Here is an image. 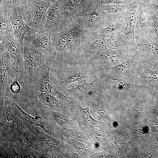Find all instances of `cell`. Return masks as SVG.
I'll return each instance as SVG.
<instances>
[{"label": "cell", "instance_id": "484cf974", "mask_svg": "<svg viewBox=\"0 0 158 158\" xmlns=\"http://www.w3.org/2000/svg\"><path fill=\"white\" fill-rule=\"evenodd\" d=\"M40 101L44 105L51 108H55L59 106L56 97L49 92H40L38 94Z\"/></svg>", "mask_w": 158, "mask_h": 158}, {"label": "cell", "instance_id": "f546056e", "mask_svg": "<svg viewBox=\"0 0 158 158\" xmlns=\"http://www.w3.org/2000/svg\"><path fill=\"white\" fill-rule=\"evenodd\" d=\"M128 0H93V5L100 8L102 6L115 4H126Z\"/></svg>", "mask_w": 158, "mask_h": 158}, {"label": "cell", "instance_id": "30bf717a", "mask_svg": "<svg viewBox=\"0 0 158 158\" xmlns=\"http://www.w3.org/2000/svg\"><path fill=\"white\" fill-rule=\"evenodd\" d=\"M24 67L23 75L31 78L37 68L45 62V56L42 53L36 49L32 44L24 41Z\"/></svg>", "mask_w": 158, "mask_h": 158}, {"label": "cell", "instance_id": "cb8c5ba5", "mask_svg": "<svg viewBox=\"0 0 158 158\" xmlns=\"http://www.w3.org/2000/svg\"><path fill=\"white\" fill-rule=\"evenodd\" d=\"M17 107L19 113L21 118L28 121L29 123L34 126H37L42 128L44 130L48 133H50V130L46 123L44 122L39 117H34L23 111L17 104Z\"/></svg>", "mask_w": 158, "mask_h": 158}, {"label": "cell", "instance_id": "5bb4252c", "mask_svg": "<svg viewBox=\"0 0 158 158\" xmlns=\"http://www.w3.org/2000/svg\"><path fill=\"white\" fill-rule=\"evenodd\" d=\"M124 51L107 48L93 58L89 63L95 68H105L115 63L125 56Z\"/></svg>", "mask_w": 158, "mask_h": 158}, {"label": "cell", "instance_id": "8fae6325", "mask_svg": "<svg viewBox=\"0 0 158 158\" xmlns=\"http://www.w3.org/2000/svg\"><path fill=\"white\" fill-rule=\"evenodd\" d=\"M6 11L7 12L11 23L14 36L23 49L25 36L28 33L30 34V36L34 35L37 32L30 28L25 23L23 18L21 8Z\"/></svg>", "mask_w": 158, "mask_h": 158}, {"label": "cell", "instance_id": "6da1fadb", "mask_svg": "<svg viewBox=\"0 0 158 158\" xmlns=\"http://www.w3.org/2000/svg\"><path fill=\"white\" fill-rule=\"evenodd\" d=\"M87 30L85 18H80L64 30L51 34V41L57 52L54 66L62 68L85 63L81 58V47Z\"/></svg>", "mask_w": 158, "mask_h": 158}, {"label": "cell", "instance_id": "ac0fdd59", "mask_svg": "<svg viewBox=\"0 0 158 158\" xmlns=\"http://www.w3.org/2000/svg\"><path fill=\"white\" fill-rule=\"evenodd\" d=\"M84 18L87 29L94 32L104 22L109 19L106 11L96 7L94 5L90 15Z\"/></svg>", "mask_w": 158, "mask_h": 158}, {"label": "cell", "instance_id": "9c48e42d", "mask_svg": "<svg viewBox=\"0 0 158 158\" xmlns=\"http://www.w3.org/2000/svg\"><path fill=\"white\" fill-rule=\"evenodd\" d=\"M105 40L106 39L88 29L82 44L81 56L83 61L89 63L93 58L107 48Z\"/></svg>", "mask_w": 158, "mask_h": 158}, {"label": "cell", "instance_id": "2e32d148", "mask_svg": "<svg viewBox=\"0 0 158 158\" xmlns=\"http://www.w3.org/2000/svg\"><path fill=\"white\" fill-rule=\"evenodd\" d=\"M93 0H68L67 6L73 18H85L92 11Z\"/></svg>", "mask_w": 158, "mask_h": 158}, {"label": "cell", "instance_id": "ba28073f", "mask_svg": "<svg viewBox=\"0 0 158 158\" xmlns=\"http://www.w3.org/2000/svg\"><path fill=\"white\" fill-rule=\"evenodd\" d=\"M0 49L8 54L11 61L19 74L24 73L23 50L14 35L11 33L0 40Z\"/></svg>", "mask_w": 158, "mask_h": 158}, {"label": "cell", "instance_id": "ab89813d", "mask_svg": "<svg viewBox=\"0 0 158 158\" xmlns=\"http://www.w3.org/2000/svg\"><path fill=\"white\" fill-rule=\"evenodd\" d=\"M94 135L95 138L98 140H102V139H103L101 133L98 131L95 132L94 133Z\"/></svg>", "mask_w": 158, "mask_h": 158}, {"label": "cell", "instance_id": "d4e9b609", "mask_svg": "<svg viewBox=\"0 0 158 158\" xmlns=\"http://www.w3.org/2000/svg\"><path fill=\"white\" fill-rule=\"evenodd\" d=\"M52 94L56 96L59 104L68 105L71 102V98L69 97V94L63 87L53 85Z\"/></svg>", "mask_w": 158, "mask_h": 158}, {"label": "cell", "instance_id": "8d00e7d4", "mask_svg": "<svg viewBox=\"0 0 158 158\" xmlns=\"http://www.w3.org/2000/svg\"><path fill=\"white\" fill-rule=\"evenodd\" d=\"M80 111L83 116L88 121L92 120V118L90 115L88 107L83 108L80 107Z\"/></svg>", "mask_w": 158, "mask_h": 158}, {"label": "cell", "instance_id": "d6a6232c", "mask_svg": "<svg viewBox=\"0 0 158 158\" xmlns=\"http://www.w3.org/2000/svg\"><path fill=\"white\" fill-rule=\"evenodd\" d=\"M144 72L143 76L146 80L148 81L158 80V73L149 70H146Z\"/></svg>", "mask_w": 158, "mask_h": 158}, {"label": "cell", "instance_id": "5b68a950", "mask_svg": "<svg viewBox=\"0 0 158 158\" xmlns=\"http://www.w3.org/2000/svg\"><path fill=\"white\" fill-rule=\"evenodd\" d=\"M51 33L45 29L40 32L25 36L24 40L32 44L36 49L44 54L45 63L51 66L56 60L57 52L51 39Z\"/></svg>", "mask_w": 158, "mask_h": 158}, {"label": "cell", "instance_id": "e575fe53", "mask_svg": "<svg viewBox=\"0 0 158 158\" xmlns=\"http://www.w3.org/2000/svg\"><path fill=\"white\" fill-rule=\"evenodd\" d=\"M147 4L153 13L158 16V0H151Z\"/></svg>", "mask_w": 158, "mask_h": 158}, {"label": "cell", "instance_id": "277c9868", "mask_svg": "<svg viewBox=\"0 0 158 158\" xmlns=\"http://www.w3.org/2000/svg\"><path fill=\"white\" fill-rule=\"evenodd\" d=\"M53 4L48 1L42 0L22 10L23 17L25 23L37 33L44 30L46 13Z\"/></svg>", "mask_w": 158, "mask_h": 158}, {"label": "cell", "instance_id": "f1b7e54d", "mask_svg": "<svg viewBox=\"0 0 158 158\" xmlns=\"http://www.w3.org/2000/svg\"><path fill=\"white\" fill-rule=\"evenodd\" d=\"M131 59L112 67H108L114 73H123L127 71L131 65Z\"/></svg>", "mask_w": 158, "mask_h": 158}, {"label": "cell", "instance_id": "d6986e66", "mask_svg": "<svg viewBox=\"0 0 158 158\" xmlns=\"http://www.w3.org/2000/svg\"><path fill=\"white\" fill-rule=\"evenodd\" d=\"M140 1L128 0L126 4L127 11L124 18L126 23V29L131 33L134 37L137 10Z\"/></svg>", "mask_w": 158, "mask_h": 158}, {"label": "cell", "instance_id": "9a60e30c", "mask_svg": "<svg viewBox=\"0 0 158 158\" xmlns=\"http://www.w3.org/2000/svg\"><path fill=\"white\" fill-rule=\"evenodd\" d=\"M126 28V23L124 19H109L95 32L99 36L106 39L122 32Z\"/></svg>", "mask_w": 158, "mask_h": 158}, {"label": "cell", "instance_id": "74e56055", "mask_svg": "<svg viewBox=\"0 0 158 158\" xmlns=\"http://www.w3.org/2000/svg\"><path fill=\"white\" fill-rule=\"evenodd\" d=\"M97 111L100 115L102 116H106L107 115L106 111L102 108L98 107L97 109Z\"/></svg>", "mask_w": 158, "mask_h": 158}, {"label": "cell", "instance_id": "3957f363", "mask_svg": "<svg viewBox=\"0 0 158 158\" xmlns=\"http://www.w3.org/2000/svg\"><path fill=\"white\" fill-rule=\"evenodd\" d=\"M45 29L52 33L60 32L67 28L74 20L68 11L67 2L53 4L46 14Z\"/></svg>", "mask_w": 158, "mask_h": 158}, {"label": "cell", "instance_id": "7a4b0ae2", "mask_svg": "<svg viewBox=\"0 0 158 158\" xmlns=\"http://www.w3.org/2000/svg\"><path fill=\"white\" fill-rule=\"evenodd\" d=\"M95 69L89 63H78L60 70H50V77L53 85L65 89L70 84L82 80L88 82L92 81L95 79Z\"/></svg>", "mask_w": 158, "mask_h": 158}, {"label": "cell", "instance_id": "b9f144b4", "mask_svg": "<svg viewBox=\"0 0 158 158\" xmlns=\"http://www.w3.org/2000/svg\"></svg>", "mask_w": 158, "mask_h": 158}, {"label": "cell", "instance_id": "4dcf8cb0", "mask_svg": "<svg viewBox=\"0 0 158 158\" xmlns=\"http://www.w3.org/2000/svg\"><path fill=\"white\" fill-rule=\"evenodd\" d=\"M67 141L75 148L79 152L85 153L88 151V148L86 145L74 140L67 139Z\"/></svg>", "mask_w": 158, "mask_h": 158}, {"label": "cell", "instance_id": "44dd1931", "mask_svg": "<svg viewBox=\"0 0 158 158\" xmlns=\"http://www.w3.org/2000/svg\"><path fill=\"white\" fill-rule=\"evenodd\" d=\"M16 104L12 101L9 96L4 99L3 116L4 119L8 123H13L16 118V112L17 111Z\"/></svg>", "mask_w": 158, "mask_h": 158}, {"label": "cell", "instance_id": "7c38bea8", "mask_svg": "<svg viewBox=\"0 0 158 158\" xmlns=\"http://www.w3.org/2000/svg\"><path fill=\"white\" fill-rule=\"evenodd\" d=\"M152 23L151 10L147 4L140 1L137 10L134 34L148 35Z\"/></svg>", "mask_w": 158, "mask_h": 158}, {"label": "cell", "instance_id": "8992f818", "mask_svg": "<svg viewBox=\"0 0 158 158\" xmlns=\"http://www.w3.org/2000/svg\"><path fill=\"white\" fill-rule=\"evenodd\" d=\"M51 67L44 62L37 68L31 78L24 76V85L38 94L40 92L52 93L53 85L50 77Z\"/></svg>", "mask_w": 158, "mask_h": 158}, {"label": "cell", "instance_id": "603a6c76", "mask_svg": "<svg viewBox=\"0 0 158 158\" xmlns=\"http://www.w3.org/2000/svg\"><path fill=\"white\" fill-rule=\"evenodd\" d=\"M95 85L96 82L95 80L90 82L84 80V82L83 84L77 85L70 89H67L66 90L69 94H73L76 96L79 95H84L93 90Z\"/></svg>", "mask_w": 158, "mask_h": 158}, {"label": "cell", "instance_id": "83f0119b", "mask_svg": "<svg viewBox=\"0 0 158 158\" xmlns=\"http://www.w3.org/2000/svg\"><path fill=\"white\" fill-rule=\"evenodd\" d=\"M151 11L152 26L148 35L158 44V16L155 15L152 11Z\"/></svg>", "mask_w": 158, "mask_h": 158}, {"label": "cell", "instance_id": "1f68e13d", "mask_svg": "<svg viewBox=\"0 0 158 158\" xmlns=\"http://www.w3.org/2000/svg\"><path fill=\"white\" fill-rule=\"evenodd\" d=\"M52 117L58 123L64 125L67 124L69 121L67 117L60 113L54 112L52 114Z\"/></svg>", "mask_w": 158, "mask_h": 158}, {"label": "cell", "instance_id": "52a82bcc", "mask_svg": "<svg viewBox=\"0 0 158 158\" xmlns=\"http://www.w3.org/2000/svg\"><path fill=\"white\" fill-rule=\"evenodd\" d=\"M0 97L1 99H4L11 95V85L18 72L8 53L4 50H0Z\"/></svg>", "mask_w": 158, "mask_h": 158}, {"label": "cell", "instance_id": "ffe728a7", "mask_svg": "<svg viewBox=\"0 0 158 158\" xmlns=\"http://www.w3.org/2000/svg\"><path fill=\"white\" fill-rule=\"evenodd\" d=\"M100 8L106 11L109 19H124L127 11L126 4H125L106 5Z\"/></svg>", "mask_w": 158, "mask_h": 158}, {"label": "cell", "instance_id": "f35d334b", "mask_svg": "<svg viewBox=\"0 0 158 158\" xmlns=\"http://www.w3.org/2000/svg\"><path fill=\"white\" fill-rule=\"evenodd\" d=\"M51 2L53 4H63L67 2L68 0H44Z\"/></svg>", "mask_w": 158, "mask_h": 158}, {"label": "cell", "instance_id": "7402d4cb", "mask_svg": "<svg viewBox=\"0 0 158 158\" xmlns=\"http://www.w3.org/2000/svg\"><path fill=\"white\" fill-rule=\"evenodd\" d=\"M0 40L5 36L14 32L13 26L7 12L0 8Z\"/></svg>", "mask_w": 158, "mask_h": 158}, {"label": "cell", "instance_id": "e0dca14e", "mask_svg": "<svg viewBox=\"0 0 158 158\" xmlns=\"http://www.w3.org/2000/svg\"><path fill=\"white\" fill-rule=\"evenodd\" d=\"M134 37L135 43L141 54L158 56V44L147 35L134 34Z\"/></svg>", "mask_w": 158, "mask_h": 158}, {"label": "cell", "instance_id": "4fadbf2b", "mask_svg": "<svg viewBox=\"0 0 158 158\" xmlns=\"http://www.w3.org/2000/svg\"><path fill=\"white\" fill-rule=\"evenodd\" d=\"M105 44L108 48L123 51L133 48L135 44L134 37L131 33L126 29L106 39Z\"/></svg>", "mask_w": 158, "mask_h": 158}, {"label": "cell", "instance_id": "4316f807", "mask_svg": "<svg viewBox=\"0 0 158 158\" xmlns=\"http://www.w3.org/2000/svg\"><path fill=\"white\" fill-rule=\"evenodd\" d=\"M22 0H0V8L8 11L21 8Z\"/></svg>", "mask_w": 158, "mask_h": 158}, {"label": "cell", "instance_id": "836d02e7", "mask_svg": "<svg viewBox=\"0 0 158 158\" xmlns=\"http://www.w3.org/2000/svg\"><path fill=\"white\" fill-rule=\"evenodd\" d=\"M18 73L16 76L15 81L13 82L10 88L11 92L15 94L19 93L21 89L20 84L18 80Z\"/></svg>", "mask_w": 158, "mask_h": 158}, {"label": "cell", "instance_id": "60d3db41", "mask_svg": "<svg viewBox=\"0 0 158 158\" xmlns=\"http://www.w3.org/2000/svg\"><path fill=\"white\" fill-rule=\"evenodd\" d=\"M150 0H140V1L143 2H144V3L146 4H147Z\"/></svg>", "mask_w": 158, "mask_h": 158}, {"label": "cell", "instance_id": "d590c367", "mask_svg": "<svg viewBox=\"0 0 158 158\" xmlns=\"http://www.w3.org/2000/svg\"><path fill=\"white\" fill-rule=\"evenodd\" d=\"M43 0H22L21 8L25 9L34 4Z\"/></svg>", "mask_w": 158, "mask_h": 158}]
</instances>
